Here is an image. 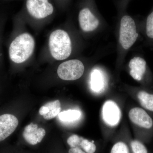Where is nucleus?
<instances>
[{"instance_id":"f257e3e1","label":"nucleus","mask_w":153,"mask_h":153,"mask_svg":"<svg viewBox=\"0 0 153 153\" xmlns=\"http://www.w3.org/2000/svg\"><path fill=\"white\" fill-rule=\"evenodd\" d=\"M35 45L34 38L29 33H23L19 35L12 41L10 45V58L15 63L25 62L33 54Z\"/></svg>"},{"instance_id":"f03ea898","label":"nucleus","mask_w":153,"mask_h":153,"mask_svg":"<svg viewBox=\"0 0 153 153\" xmlns=\"http://www.w3.org/2000/svg\"><path fill=\"white\" fill-rule=\"evenodd\" d=\"M49 47L51 55L56 60L68 58L71 52V39L68 33L61 30L52 32L49 38Z\"/></svg>"},{"instance_id":"7ed1b4c3","label":"nucleus","mask_w":153,"mask_h":153,"mask_svg":"<svg viewBox=\"0 0 153 153\" xmlns=\"http://www.w3.org/2000/svg\"><path fill=\"white\" fill-rule=\"evenodd\" d=\"M138 36L135 23L131 17L125 16L122 18L120 30V42L125 49L133 46Z\"/></svg>"},{"instance_id":"20e7f679","label":"nucleus","mask_w":153,"mask_h":153,"mask_svg":"<svg viewBox=\"0 0 153 153\" xmlns=\"http://www.w3.org/2000/svg\"><path fill=\"white\" fill-rule=\"evenodd\" d=\"M27 13L35 19H45L54 13L55 8L50 0H26Z\"/></svg>"},{"instance_id":"39448f33","label":"nucleus","mask_w":153,"mask_h":153,"mask_svg":"<svg viewBox=\"0 0 153 153\" xmlns=\"http://www.w3.org/2000/svg\"><path fill=\"white\" fill-rule=\"evenodd\" d=\"M84 71V66L81 61L71 60L60 64L57 70L58 76L60 79L72 81L79 79Z\"/></svg>"},{"instance_id":"423d86ee","label":"nucleus","mask_w":153,"mask_h":153,"mask_svg":"<svg viewBox=\"0 0 153 153\" xmlns=\"http://www.w3.org/2000/svg\"><path fill=\"white\" fill-rule=\"evenodd\" d=\"M129 117L131 121L140 128L146 130L153 129V120L152 117L143 108L134 107L130 110Z\"/></svg>"},{"instance_id":"0eeeda50","label":"nucleus","mask_w":153,"mask_h":153,"mask_svg":"<svg viewBox=\"0 0 153 153\" xmlns=\"http://www.w3.org/2000/svg\"><path fill=\"white\" fill-rule=\"evenodd\" d=\"M46 134L44 128L38 127L36 124L31 123L25 128L23 137L28 145L36 146L42 142Z\"/></svg>"},{"instance_id":"6e6552de","label":"nucleus","mask_w":153,"mask_h":153,"mask_svg":"<svg viewBox=\"0 0 153 153\" xmlns=\"http://www.w3.org/2000/svg\"><path fill=\"white\" fill-rule=\"evenodd\" d=\"M19 123L18 119L13 115L4 114L0 116V142L14 132Z\"/></svg>"},{"instance_id":"1a4fd4ad","label":"nucleus","mask_w":153,"mask_h":153,"mask_svg":"<svg viewBox=\"0 0 153 153\" xmlns=\"http://www.w3.org/2000/svg\"><path fill=\"white\" fill-rule=\"evenodd\" d=\"M78 19L80 27L85 32L94 31L99 25L98 19L88 8H84L79 11Z\"/></svg>"},{"instance_id":"9d476101","label":"nucleus","mask_w":153,"mask_h":153,"mask_svg":"<svg viewBox=\"0 0 153 153\" xmlns=\"http://www.w3.org/2000/svg\"><path fill=\"white\" fill-rule=\"evenodd\" d=\"M103 119L107 123L114 126L118 123L120 117V110L114 102H105L102 107Z\"/></svg>"},{"instance_id":"9b49d317","label":"nucleus","mask_w":153,"mask_h":153,"mask_svg":"<svg viewBox=\"0 0 153 153\" xmlns=\"http://www.w3.org/2000/svg\"><path fill=\"white\" fill-rule=\"evenodd\" d=\"M129 67L130 68V74L137 81H141L147 70L146 62L140 57H134L130 61Z\"/></svg>"},{"instance_id":"f8f14e48","label":"nucleus","mask_w":153,"mask_h":153,"mask_svg":"<svg viewBox=\"0 0 153 153\" xmlns=\"http://www.w3.org/2000/svg\"><path fill=\"white\" fill-rule=\"evenodd\" d=\"M137 97L144 109L153 112V93L146 91L140 90L137 94Z\"/></svg>"},{"instance_id":"ddd939ff","label":"nucleus","mask_w":153,"mask_h":153,"mask_svg":"<svg viewBox=\"0 0 153 153\" xmlns=\"http://www.w3.org/2000/svg\"><path fill=\"white\" fill-rule=\"evenodd\" d=\"M49 109V112L43 116L45 120H51L56 117L61 111V108L59 100L50 102L45 105Z\"/></svg>"},{"instance_id":"4468645a","label":"nucleus","mask_w":153,"mask_h":153,"mask_svg":"<svg viewBox=\"0 0 153 153\" xmlns=\"http://www.w3.org/2000/svg\"><path fill=\"white\" fill-rule=\"evenodd\" d=\"M103 78L100 71L94 69L91 74V87L94 91L101 90L103 86Z\"/></svg>"},{"instance_id":"2eb2a0df","label":"nucleus","mask_w":153,"mask_h":153,"mask_svg":"<svg viewBox=\"0 0 153 153\" xmlns=\"http://www.w3.org/2000/svg\"><path fill=\"white\" fill-rule=\"evenodd\" d=\"M81 115V113L76 110H68L60 112L58 117L63 122H72L77 120Z\"/></svg>"},{"instance_id":"dca6fc26","label":"nucleus","mask_w":153,"mask_h":153,"mask_svg":"<svg viewBox=\"0 0 153 153\" xmlns=\"http://www.w3.org/2000/svg\"><path fill=\"white\" fill-rule=\"evenodd\" d=\"M78 146L86 153H94L96 149V147L93 143L83 138Z\"/></svg>"},{"instance_id":"f3484780","label":"nucleus","mask_w":153,"mask_h":153,"mask_svg":"<svg viewBox=\"0 0 153 153\" xmlns=\"http://www.w3.org/2000/svg\"><path fill=\"white\" fill-rule=\"evenodd\" d=\"M131 147L134 153H148V150L142 143L137 140L131 142Z\"/></svg>"},{"instance_id":"a211bd4d","label":"nucleus","mask_w":153,"mask_h":153,"mask_svg":"<svg viewBox=\"0 0 153 153\" xmlns=\"http://www.w3.org/2000/svg\"><path fill=\"white\" fill-rule=\"evenodd\" d=\"M111 153H129L128 148L126 144L120 142L113 146Z\"/></svg>"},{"instance_id":"6ab92c4d","label":"nucleus","mask_w":153,"mask_h":153,"mask_svg":"<svg viewBox=\"0 0 153 153\" xmlns=\"http://www.w3.org/2000/svg\"><path fill=\"white\" fill-rule=\"evenodd\" d=\"M146 30L148 37L153 38V12L148 16L147 19Z\"/></svg>"},{"instance_id":"aec40b11","label":"nucleus","mask_w":153,"mask_h":153,"mask_svg":"<svg viewBox=\"0 0 153 153\" xmlns=\"http://www.w3.org/2000/svg\"><path fill=\"white\" fill-rule=\"evenodd\" d=\"M83 138L77 135L74 134L71 136L67 140V143L70 148L78 146Z\"/></svg>"},{"instance_id":"412c9836","label":"nucleus","mask_w":153,"mask_h":153,"mask_svg":"<svg viewBox=\"0 0 153 153\" xmlns=\"http://www.w3.org/2000/svg\"><path fill=\"white\" fill-rule=\"evenodd\" d=\"M68 153H86L82 150V149L79 146L74 148H70L68 151Z\"/></svg>"},{"instance_id":"4be33fe9","label":"nucleus","mask_w":153,"mask_h":153,"mask_svg":"<svg viewBox=\"0 0 153 153\" xmlns=\"http://www.w3.org/2000/svg\"><path fill=\"white\" fill-rule=\"evenodd\" d=\"M49 108L47 106L44 105L41 107L39 110V113L42 116H44V115L47 114L49 112Z\"/></svg>"}]
</instances>
